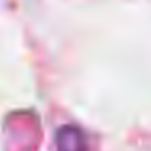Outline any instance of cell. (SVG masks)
I'll list each match as a JSON object with an SVG mask.
<instances>
[{
    "label": "cell",
    "instance_id": "6da1fadb",
    "mask_svg": "<svg viewBox=\"0 0 151 151\" xmlns=\"http://www.w3.org/2000/svg\"><path fill=\"white\" fill-rule=\"evenodd\" d=\"M57 151H86V141L76 127L65 125L55 135Z\"/></svg>",
    "mask_w": 151,
    "mask_h": 151
}]
</instances>
